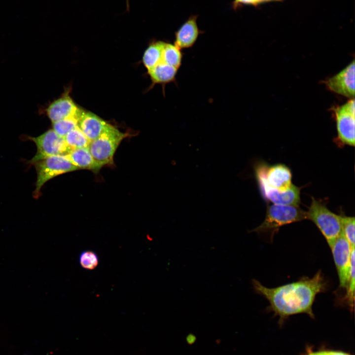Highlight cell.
<instances>
[{
  "label": "cell",
  "mask_w": 355,
  "mask_h": 355,
  "mask_svg": "<svg viewBox=\"0 0 355 355\" xmlns=\"http://www.w3.org/2000/svg\"><path fill=\"white\" fill-rule=\"evenodd\" d=\"M255 291L269 302V308L281 319L305 313L314 317L313 305L317 295L327 289V282L319 270L312 278L304 277L297 281L270 288L252 280Z\"/></svg>",
  "instance_id": "obj_1"
},
{
  "label": "cell",
  "mask_w": 355,
  "mask_h": 355,
  "mask_svg": "<svg viewBox=\"0 0 355 355\" xmlns=\"http://www.w3.org/2000/svg\"><path fill=\"white\" fill-rule=\"evenodd\" d=\"M128 134L109 124L96 139L90 142L88 148L97 165L101 168L113 163L114 153Z\"/></svg>",
  "instance_id": "obj_2"
},
{
  "label": "cell",
  "mask_w": 355,
  "mask_h": 355,
  "mask_svg": "<svg viewBox=\"0 0 355 355\" xmlns=\"http://www.w3.org/2000/svg\"><path fill=\"white\" fill-rule=\"evenodd\" d=\"M306 219L307 212L298 206L273 204L268 206L263 222L250 232L274 234L284 225Z\"/></svg>",
  "instance_id": "obj_3"
},
{
  "label": "cell",
  "mask_w": 355,
  "mask_h": 355,
  "mask_svg": "<svg viewBox=\"0 0 355 355\" xmlns=\"http://www.w3.org/2000/svg\"><path fill=\"white\" fill-rule=\"evenodd\" d=\"M307 216L320 230L329 247L342 233L340 215L333 213L314 198L307 212Z\"/></svg>",
  "instance_id": "obj_4"
},
{
  "label": "cell",
  "mask_w": 355,
  "mask_h": 355,
  "mask_svg": "<svg viewBox=\"0 0 355 355\" xmlns=\"http://www.w3.org/2000/svg\"><path fill=\"white\" fill-rule=\"evenodd\" d=\"M32 164L37 174L36 188L33 192L36 199L39 197L42 186L48 180L60 175L78 170L66 155L49 156Z\"/></svg>",
  "instance_id": "obj_5"
},
{
  "label": "cell",
  "mask_w": 355,
  "mask_h": 355,
  "mask_svg": "<svg viewBox=\"0 0 355 355\" xmlns=\"http://www.w3.org/2000/svg\"><path fill=\"white\" fill-rule=\"evenodd\" d=\"M36 145L37 151L29 161L31 164L45 158L57 155H66L71 150L64 138L59 136L52 129L37 137H27Z\"/></svg>",
  "instance_id": "obj_6"
},
{
  "label": "cell",
  "mask_w": 355,
  "mask_h": 355,
  "mask_svg": "<svg viewBox=\"0 0 355 355\" xmlns=\"http://www.w3.org/2000/svg\"><path fill=\"white\" fill-rule=\"evenodd\" d=\"M255 176L263 197L274 204L298 206L300 202V189L292 185L286 190H280L269 186L266 182L262 172L257 164Z\"/></svg>",
  "instance_id": "obj_7"
},
{
  "label": "cell",
  "mask_w": 355,
  "mask_h": 355,
  "mask_svg": "<svg viewBox=\"0 0 355 355\" xmlns=\"http://www.w3.org/2000/svg\"><path fill=\"white\" fill-rule=\"evenodd\" d=\"M338 139L343 143L355 146V100L334 108Z\"/></svg>",
  "instance_id": "obj_8"
},
{
  "label": "cell",
  "mask_w": 355,
  "mask_h": 355,
  "mask_svg": "<svg viewBox=\"0 0 355 355\" xmlns=\"http://www.w3.org/2000/svg\"><path fill=\"white\" fill-rule=\"evenodd\" d=\"M330 248L338 276L339 287L346 289L350 277L352 248L342 233Z\"/></svg>",
  "instance_id": "obj_9"
},
{
  "label": "cell",
  "mask_w": 355,
  "mask_h": 355,
  "mask_svg": "<svg viewBox=\"0 0 355 355\" xmlns=\"http://www.w3.org/2000/svg\"><path fill=\"white\" fill-rule=\"evenodd\" d=\"M355 60L339 73L324 81L330 91L346 97H355Z\"/></svg>",
  "instance_id": "obj_10"
},
{
  "label": "cell",
  "mask_w": 355,
  "mask_h": 355,
  "mask_svg": "<svg viewBox=\"0 0 355 355\" xmlns=\"http://www.w3.org/2000/svg\"><path fill=\"white\" fill-rule=\"evenodd\" d=\"M258 165L269 186L280 190H286L293 185L291 171L285 165L279 164L268 166L264 163H259Z\"/></svg>",
  "instance_id": "obj_11"
},
{
  "label": "cell",
  "mask_w": 355,
  "mask_h": 355,
  "mask_svg": "<svg viewBox=\"0 0 355 355\" xmlns=\"http://www.w3.org/2000/svg\"><path fill=\"white\" fill-rule=\"evenodd\" d=\"M79 110L80 108L75 105L67 91L59 98L50 103L44 111L53 123L75 115Z\"/></svg>",
  "instance_id": "obj_12"
},
{
  "label": "cell",
  "mask_w": 355,
  "mask_h": 355,
  "mask_svg": "<svg viewBox=\"0 0 355 355\" xmlns=\"http://www.w3.org/2000/svg\"><path fill=\"white\" fill-rule=\"evenodd\" d=\"M108 124L95 114L80 109L77 126L90 142L98 138Z\"/></svg>",
  "instance_id": "obj_13"
},
{
  "label": "cell",
  "mask_w": 355,
  "mask_h": 355,
  "mask_svg": "<svg viewBox=\"0 0 355 355\" xmlns=\"http://www.w3.org/2000/svg\"><path fill=\"white\" fill-rule=\"evenodd\" d=\"M200 33L196 23V16H192L175 33L174 44L180 49L191 48Z\"/></svg>",
  "instance_id": "obj_14"
},
{
  "label": "cell",
  "mask_w": 355,
  "mask_h": 355,
  "mask_svg": "<svg viewBox=\"0 0 355 355\" xmlns=\"http://www.w3.org/2000/svg\"><path fill=\"white\" fill-rule=\"evenodd\" d=\"M178 70L162 61L155 67L147 71L152 81L151 87L156 84H161L164 93V88L167 84L171 82L176 83V75Z\"/></svg>",
  "instance_id": "obj_15"
},
{
  "label": "cell",
  "mask_w": 355,
  "mask_h": 355,
  "mask_svg": "<svg viewBox=\"0 0 355 355\" xmlns=\"http://www.w3.org/2000/svg\"><path fill=\"white\" fill-rule=\"evenodd\" d=\"M66 155L78 170L87 169L96 172L101 169L94 161L88 147L71 149Z\"/></svg>",
  "instance_id": "obj_16"
},
{
  "label": "cell",
  "mask_w": 355,
  "mask_h": 355,
  "mask_svg": "<svg viewBox=\"0 0 355 355\" xmlns=\"http://www.w3.org/2000/svg\"><path fill=\"white\" fill-rule=\"evenodd\" d=\"M165 42L157 41L150 43L145 50L142 62L147 71L162 61V51Z\"/></svg>",
  "instance_id": "obj_17"
},
{
  "label": "cell",
  "mask_w": 355,
  "mask_h": 355,
  "mask_svg": "<svg viewBox=\"0 0 355 355\" xmlns=\"http://www.w3.org/2000/svg\"><path fill=\"white\" fill-rule=\"evenodd\" d=\"M183 54L181 49L175 44L165 42L162 51V61L179 69L181 66Z\"/></svg>",
  "instance_id": "obj_18"
},
{
  "label": "cell",
  "mask_w": 355,
  "mask_h": 355,
  "mask_svg": "<svg viewBox=\"0 0 355 355\" xmlns=\"http://www.w3.org/2000/svg\"><path fill=\"white\" fill-rule=\"evenodd\" d=\"M64 138L70 150L88 147L90 143V141L78 126L67 134Z\"/></svg>",
  "instance_id": "obj_19"
},
{
  "label": "cell",
  "mask_w": 355,
  "mask_h": 355,
  "mask_svg": "<svg viewBox=\"0 0 355 355\" xmlns=\"http://www.w3.org/2000/svg\"><path fill=\"white\" fill-rule=\"evenodd\" d=\"M77 114L52 123V129L60 136L64 138L78 125Z\"/></svg>",
  "instance_id": "obj_20"
},
{
  "label": "cell",
  "mask_w": 355,
  "mask_h": 355,
  "mask_svg": "<svg viewBox=\"0 0 355 355\" xmlns=\"http://www.w3.org/2000/svg\"><path fill=\"white\" fill-rule=\"evenodd\" d=\"M355 248H352L351 253V268L350 277L348 285L346 288V293L345 296V300L347 304L352 307L354 304L355 299Z\"/></svg>",
  "instance_id": "obj_21"
},
{
  "label": "cell",
  "mask_w": 355,
  "mask_h": 355,
  "mask_svg": "<svg viewBox=\"0 0 355 355\" xmlns=\"http://www.w3.org/2000/svg\"><path fill=\"white\" fill-rule=\"evenodd\" d=\"M342 232L352 248H355V217L341 216Z\"/></svg>",
  "instance_id": "obj_22"
},
{
  "label": "cell",
  "mask_w": 355,
  "mask_h": 355,
  "mask_svg": "<svg viewBox=\"0 0 355 355\" xmlns=\"http://www.w3.org/2000/svg\"><path fill=\"white\" fill-rule=\"evenodd\" d=\"M79 262L83 268L89 270H93L99 264V257L94 251L85 250L80 254Z\"/></svg>",
  "instance_id": "obj_23"
},
{
  "label": "cell",
  "mask_w": 355,
  "mask_h": 355,
  "mask_svg": "<svg viewBox=\"0 0 355 355\" xmlns=\"http://www.w3.org/2000/svg\"><path fill=\"white\" fill-rule=\"evenodd\" d=\"M308 355H350L346 353L339 351H325L311 353Z\"/></svg>",
  "instance_id": "obj_24"
},
{
  "label": "cell",
  "mask_w": 355,
  "mask_h": 355,
  "mask_svg": "<svg viewBox=\"0 0 355 355\" xmlns=\"http://www.w3.org/2000/svg\"><path fill=\"white\" fill-rule=\"evenodd\" d=\"M256 0H235L234 5L237 6L239 3L256 4Z\"/></svg>",
  "instance_id": "obj_25"
},
{
  "label": "cell",
  "mask_w": 355,
  "mask_h": 355,
  "mask_svg": "<svg viewBox=\"0 0 355 355\" xmlns=\"http://www.w3.org/2000/svg\"><path fill=\"white\" fill-rule=\"evenodd\" d=\"M262 0H256V2H259V1H262Z\"/></svg>",
  "instance_id": "obj_26"
},
{
  "label": "cell",
  "mask_w": 355,
  "mask_h": 355,
  "mask_svg": "<svg viewBox=\"0 0 355 355\" xmlns=\"http://www.w3.org/2000/svg\"><path fill=\"white\" fill-rule=\"evenodd\" d=\"M126 1L128 2V0H126Z\"/></svg>",
  "instance_id": "obj_27"
}]
</instances>
